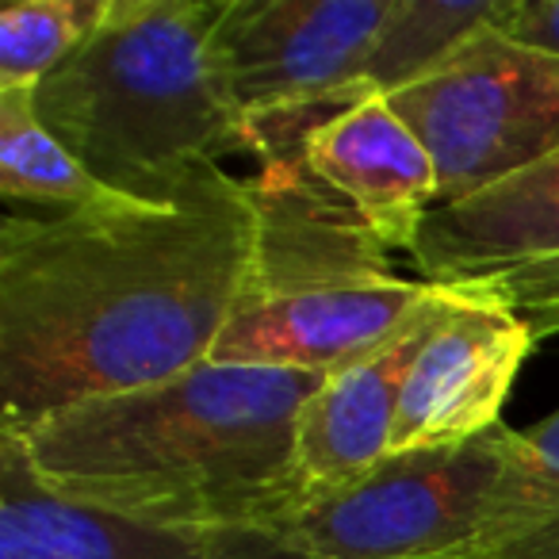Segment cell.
Instances as JSON below:
<instances>
[{
    "label": "cell",
    "mask_w": 559,
    "mask_h": 559,
    "mask_svg": "<svg viewBox=\"0 0 559 559\" xmlns=\"http://www.w3.org/2000/svg\"><path fill=\"white\" fill-rule=\"evenodd\" d=\"M246 177L207 165L173 203L119 200L0 226V429L207 365L257 296Z\"/></svg>",
    "instance_id": "obj_1"
},
{
    "label": "cell",
    "mask_w": 559,
    "mask_h": 559,
    "mask_svg": "<svg viewBox=\"0 0 559 559\" xmlns=\"http://www.w3.org/2000/svg\"><path fill=\"white\" fill-rule=\"evenodd\" d=\"M326 376L207 360L50 414L20 441L43 483L88 506L180 533H269L304 502L299 414Z\"/></svg>",
    "instance_id": "obj_2"
},
{
    "label": "cell",
    "mask_w": 559,
    "mask_h": 559,
    "mask_svg": "<svg viewBox=\"0 0 559 559\" xmlns=\"http://www.w3.org/2000/svg\"><path fill=\"white\" fill-rule=\"evenodd\" d=\"M223 0H111L104 24L35 88L47 131L134 203H173L246 131L218 81L211 32Z\"/></svg>",
    "instance_id": "obj_3"
},
{
    "label": "cell",
    "mask_w": 559,
    "mask_h": 559,
    "mask_svg": "<svg viewBox=\"0 0 559 559\" xmlns=\"http://www.w3.org/2000/svg\"><path fill=\"white\" fill-rule=\"evenodd\" d=\"M513 429L452 449L395 452L357 483L296 506L269 528L314 559H467Z\"/></svg>",
    "instance_id": "obj_4"
},
{
    "label": "cell",
    "mask_w": 559,
    "mask_h": 559,
    "mask_svg": "<svg viewBox=\"0 0 559 559\" xmlns=\"http://www.w3.org/2000/svg\"><path fill=\"white\" fill-rule=\"evenodd\" d=\"M391 108L426 142L441 203H456L559 150V55L479 32Z\"/></svg>",
    "instance_id": "obj_5"
},
{
    "label": "cell",
    "mask_w": 559,
    "mask_h": 559,
    "mask_svg": "<svg viewBox=\"0 0 559 559\" xmlns=\"http://www.w3.org/2000/svg\"><path fill=\"white\" fill-rule=\"evenodd\" d=\"M411 261L421 284L506 307L536 342L559 334V150L433 207Z\"/></svg>",
    "instance_id": "obj_6"
},
{
    "label": "cell",
    "mask_w": 559,
    "mask_h": 559,
    "mask_svg": "<svg viewBox=\"0 0 559 559\" xmlns=\"http://www.w3.org/2000/svg\"><path fill=\"white\" fill-rule=\"evenodd\" d=\"M391 0H223L211 32L218 81L238 119L376 93L365 62Z\"/></svg>",
    "instance_id": "obj_7"
},
{
    "label": "cell",
    "mask_w": 559,
    "mask_h": 559,
    "mask_svg": "<svg viewBox=\"0 0 559 559\" xmlns=\"http://www.w3.org/2000/svg\"><path fill=\"white\" fill-rule=\"evenodd\" d=\"M533 345V330L506 307L452 299L406 372L391 456L452 449L502 426V403Z\"/></svg>",
    "instance_id": "obj_8"
},
{
    "label": "cell",
    "mask_w": 559,
    "mask_h": 559,
    "mask_svg": "<svg viewBox=\"0 0 559 559\" xmlns=\"http://www.w3.org/2000/svg\"><path fill=\"white\" fill-rule=\"evenodd\" d=\"M449 288L421 280H368L292 296H257L218 337L215 365L337 372L372 357L433 311Z\"/></svg>",
    "instance_id": "obj_9"
},
{
    "label": "cell",
    "mask_w": 559,
    "mask_h": 559,
    "mask_svg": "<svg viewBox=\"0 0 559 559\" xmlns=\"http://www.w3.org/2000/svg\"><path fill=\"white\" fill-rule=\"evenodd\" d=\"M307 165L360 215L388 249L411 253L441 180L426 142L383 93H365L330 111L307 134Z\"/></svg>",
    "instance_id": "obj_10"
},
{
    "label": "cell",
    "mask_w": 559,
    "mask_h": 559,
    "mask_svg": "<svg viewBox=\"0 0 559 559\" xmlns=\"http://www.w3.org/2000/svg\"><path fill=\"white\" fill-rule=\"evenodd\" d=\"M452 299L456 292H449V299H441L433 311L421 314L406 334L376 349L372 357L330 372L326 383L307 399L299 414L296 449L304 502L349 487L391 456V429H395L406 372L414 368L421 345L429 342L437 319L449 311Z\"/></svg>",
    "instance_id": "obj_11"
},
{
    "label": "cell",
    "mask_w": 559,
    "mask_h": 559,
    "mask_svg": "<svg viewBox=\"0 0 559 559\" xmlns=\"http://www.w3.org/2000/svg\"><path fill=\"white\" fill-rule=\"evenodd\" d=\"M223 533L157 528L43 483L12 429H0V559H211Z\"/></svg>",
    "instance_id": "obj_12"
},
{
    "label": "cell",
    "mask_w": 559,
    "mask_h": 559,
    "mask_svg": "<svg viewBox=\"0 0 559 559\" xmlns=\"http://www.w3.org/2000/svg\"><path fill=\"white\" fill-rule=\"evenodd\" d=\"M467 559H559V414L513 429Z\"/></svg>",
    "instance_id": "obj_13"
},
{
    "label": "cell",
    "mask_w": 559,
    "mask_h": 559,
    "mask_svg": "<svg viewBox=\"0 0 559 559\" xmlns=\"http://www.w3.org/2000/svg\"><path fill=\"white\" fill-rule=\"evenodd\" d=\"M518 0H391V16L365 62V85L383 96L418 85L464 43L502 27Z\"/></svg>",
    "instance_id": "obj_14"
},
{
    "label": "cell",
    "mask_w": 559,
    "mask_h": 559,
    "mask_svg": "<svg viewBox=\"0 0 559 559\" xmlns=\"http://www.w3.org/2000/svg\"><path fill=\"white\" fill-rule=\"evenodd\" d=\"M0 192L4 200L58 211H88L119 203L39 119L35 93H0Z\"/></svg>",
    "instance_id": "obj_15"
},
{
    "label": "cell",
    "mask_w": 559,
    "mask_h": 559,
    "mask_svg": "<svg viewBox=\"0 0 559 559\" xmlns=\"http://www.w3.org/2000/svg\"><path fill=\"white\" fill-rule=\"evenodd\" d=\"M111 0H12L0 12V93H35L104 24Z\"/></svg>",
    "instance_id": "obj_16"
},
{
    "label": "cell",
    "mask_w": 559,
    "mask_h": 559,
    "mask_svg": "<svg viewBox=\"0 0 559 559\" xmlns=\"http://www.w3.org/2000/svg\"><path fill=\"white\" fill-rule=\"evenodd\" d=\"M498 32L525 47L559 55V0H518L510 20Z\"/></svg>",
    "instance_id": "obj_17"
},
{
    "label": "cell",
    "mask_w": 559,
    "mask_h": 559,
    "mask_svg": "<svg viewBox=\"0 0 559 559\" xmlns=\"http://www.w3.org/2000/svg\"><path fill=\"white\" fill-rule=\"evenodd\" d=\"M211 559H314L299 551L296 544L280 540L264 528H241V533H223Z\"/></svg>",
    "instance_id": "obj_18"
}]
</instances>
